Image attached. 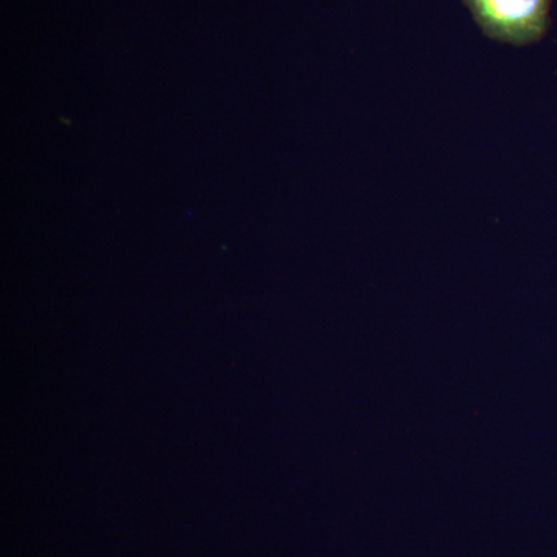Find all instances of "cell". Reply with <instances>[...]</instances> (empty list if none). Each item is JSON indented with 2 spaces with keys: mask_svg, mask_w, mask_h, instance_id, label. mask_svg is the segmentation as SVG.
<instances>
[{
  "mask_svg": "<svg viewBox=\"0 0 557 557\" xmlns=\"http://www.w3.org/2000/svg\"><path fill=\"white\" fill-rule=\"evenodd\" d=\"M486 38L525 47L545 38L553 0H463Z\"/></svg>",
  "mask_w": 557,
  "mask_h": 557,
  "instance_id": "6da1fadb",
  "label": "cell"
}]
</instances>
